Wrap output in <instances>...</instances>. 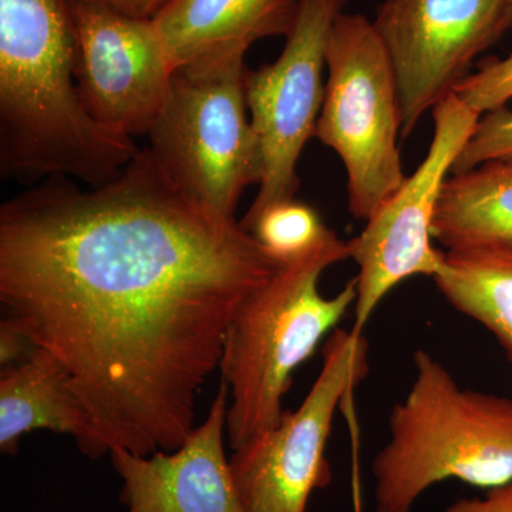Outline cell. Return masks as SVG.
Instances as JSON below:
<instances>
[{
    "label": "cell",
    "mask_w": 512,
    "mask_h": 512,
    "mask_svg": "<svg viewBox=\"0 0 512 512\" xmlns=\"http://www.w3.org/2000/svg\"><path fill=\"white\" fill-rule=\"evenodd\" d=\"M249 234L278 264L285 265L311 254L332 234V229L323 224L312 207L289 200L262 212Z\"/></svg>",
    "instance_id": "17"
},
{
    "label": "cell",
    "mask_w": 512,
    "mask_h": 512,
    "mask_svg": "<svg viewBox=\"0 0 512 512\" xmlns=\"http://www.w3.org/2000/svg\"><path fill=\"white\" fill-rule=\"evenodd\" d=\"M74 79L90 116L128 138L147 137L164 109L174 69L154 20L70 0Z\"/></svg>",
    "instance_id": "11"
},
{
    "label": "cell",
    "mask_w": 512,
    "mask_h": 512,
    "mask_svg": "<svg viewBox=\"0 0 512 512\" xmlns=\"http://www.w3.org/2000/svg\"><path fill=\"white\" fill-rule=\"evenodd\" d=\"M326 69L315 137L345 165L353 217L369 221L407 178L397 146L402 136L399 87L372 20L345 12L336 19Z\"/></svg>",
    "instance_id": "6"
},
{
    "label": "cell",
    "mask_w": 512,
    "mask_h": 512,
    "mask_svg": "<svg viewBox=\"0 0 512 512\" xmlns=\"http://www.w3.org/2000/svg\"><path fill=\"white\" fill-rule=\"evenodd\" d=\"M433 238L447 251L512 245V163L488 161L450 175L437 204Z\"/></svg>",
    "instance_id": "15"
},
{
    "label": "cell",
    "mask_w": 512,
    "mask_h": 512,
    "mask_svg": "<svg viewBox=\"0 0 512 512\" xmlns=\"http://www.w3.org/2000/svg\"><path fill=\"white\" fill-rule=\"evenodd\" d=\"M349 259L348 242L332 231L311 254L282 265L239 306L225 333L221 380L229 389L227 433L232 450L261 436L284 416L295 370L355 308L356 278L326 298L323 272Z\"/></svg>",
    "instance_id": "4"
},
{
    "label": "cell",
    "mask_w": 512,
    "mask_h": 512,
    "mask_svg": "<svg viewBox=\"0 0 512 512\" xmlns=\"http://www.w3.org/2000/svg\"><path fill=\"white\" fill-rule=\"evenodd\" d=\"M151 153L110 183L32 185L0 207V302L50 353L107 448L183 446L239 306L281 268Z\"/></svg>",
    "instance_id": "1"
},
{
    "label": "cell",
    "mask_w": 512,
    "mask_h": 512,
    "mask_svg": "<svg viewBox=\"0 0 512 512\" xmlns=\"http://www.w3.org/2000/svg\"><path fill=\"white\" fill-rule=\"evenodd\" d=\"M249 47L228 46L174 70L148 148L185 195L235 220L238 202L264 177L247 89Z\"/></svg>",
    "instance_id": "5"
},
{
    "label": "cell",
    "mask_w": 512,
    "mask_h": 512,
    "mask_svg": "<svg viewBox=\"0 0 512 512\" xmlns=\"http://www.w3.org/2000/svg\"><path fill=\"white\" fill-rule=\"evenodd\" d=\"M299 0H173L154 20L173 69L228 46L286 36Z\"/></svg>",
    "instance_id": "14"
},
{
    "label": "cell",
    "mask_w": 512,
    "mask_h": 512,
    "mask_svg": "<svg viewBox=\"0 0 512 512\" xmlns=\"http://www.w3.org/2000/svg\"><path fill=\"white\" fill-rule=\"evenodd\" d=\"M389 417V440L372 463L375 512H412L433 485L512 483V399L464 389L427 350Z\"/></svg>",
    "instance_id": "3"
},
{
    "label": "cell",
    "mask_w": 512,
    "mask_h": 512,
    "mask_svg": "<svg viewBox=\"0 0 512 512\" xmlns=\"http://www.w3.org/2000/svg\"><path fill=\"white\" fill-rule=\"evenodd\" d=\"M101 6L128 18L156 20L173 0H79Z\"/></svg>",
    "instance_id": "22"
},
{
    "label": "cell",
    "mask_w": 512,
    "mask_h": 512,
    "mask_svg": "<svg viewBox=\"0 0 512 512\" xmlns=\"http://www.w3.org/2000/svg\"><path fill=\"white\" fill-rule=\"evenodd\" d=\"M35 430L73 437L89 458L110 453L69 376L55 357L40 348L22 362L2 367L0 450L15 456L20 439Z\"/></svg>",
    "instance_id": "13"
},
{
    "label": "cell",
    "mask_w": 512,
    "mask_h": 512,
    "mask_svg": "<svg viewBox=\"0 0 512 512\" xmlns=\"http://www.w3.org/2000/svg\"><path fill=\"white\" fill-rule=\"evenodd\" d=\"M70 0H0V174L30 187L66 178L110 183L137 156L101 126L74 79Z\"/></svg>",
    "instance_id": "2"
},
{
    "label": "cell",
    "mask_w": 512,
    "mask_h": 512,
    "mask_svg": "<svg viewBox=\"0 0 512 512\" xmlns=\"http://www.w3.org/2000/svg\"><path fill=\"white\" fill-rule=\"evenodd\" d=\"M507 0H384L373 20L399 87L402 137L454 94L471 63L504 35Z\"/></svg>",
    "instance_id": "10"
},
{
    "label": "cell",
    "mask_w": 512,
    "mask_h": 512,
    "mask_svg": "<svg viewBox=\"0 0 512 512\" xmlns=\"http://www.w3.org/2000/svg\"><path fill=\"white\" fill-rule=\"evenodd\" d=\"M367 349L363 333L336 329L301 406L285 410L274 429L234 450L229 464L245 512H309L313 491L332 480L326 446L333 419L369 372Z\"/></svg>",
    "instance_id": "7"
},
{
    "label": "cell",
    "mask_w": 512,
    "mask_h": 512,
    "mask_svg": "<svg viewBox=\"0 0 512 512\" xmlns=\"http://www.w3.org/2000/svg\"><path fill=\"white\" fill-rule=\"evenodd\" d=\"M36 346L9 318L0 320V365L8 367L22 362Z\"/></svg>",
    "instance_id": "20"
},
{
    "label": "cell",
    "mask_w": 512,
    "mask_h": 512,
    "mask_svg": "<svg viewBox=\"0 0 512 512\" xmlns=\"http://www.w3.org/2000/svg\"><path fill=\"white\" fill-rule=\"evenodd\" d=\"M481 117L451 94L433 109L434 134L426 157L402 188L348 242L356 262L353 330L363 333L387 293L413 276L434 278L444 252L433 245V222L441 190Z\"/></svg>",
    "instance_id": "8"
},
{
    "label": "cell",
    "mask_w": 512,
    "mask_h": 512,
    "mask_svg": "<svg viewBox=\"0 0 512 512\" xmlns=\"http://www.w3.org/2000/svg\"><path fill=\"white\" fill-rule=\"evenodd\" d=\"M433 279L457 312L494 336L512 365V245L444 252Z\"/></svg>",
    "instance_id": "16"
},
{
    "label": "cell",
    "mask_w": 512,
    "mask_h": 512,
    "mask_svg": "<svg viewBox=\"0 0 512 512\" xmlns=\"http://www.w3.org/2000/svg\"><path fill=\"white\" fill-rule=\"evenodd\" d=\"M488 161L512 163V110L507 106L484 114L478 121L451 174L473 170Z\"/></svg>",
    "instance_id": "18"
},
{
    "label": "cell",
    "mask_w": 512,
    "mask_h": 512,
    "mask_svg": "<svg viewBox=\"0 0 512 512\" xmlns=\"http://www.w3.org/2000/svg\"><path fill=\"white\" fill-rule=\"evenodd\" d=\"M228 406L229 389L221 380L207 419L177 450L151 456L110 450L127 512H245L224 451Z\"/></svg>",
    "instance_id": "12"
},
{
    "label": "cell",
    "mask_w": 512,
    "mask_h": 512,
    "mask_svg": "<svg viewBox=\"0 0 512 512\" xmlns=\"http://www.w3.org/2000/svg\"><path fill=\"white\" fill-rule=\"evenodd\" d=\"M454 94L478 116L503 109L512 100V53L490 60L476 73L468 74Z\"/></svg>",
    "instance_id": "19"
},
{
    "label": "cell",
    "mask_w": 512,
    "mask_h": 512,
    "mask_svg": "<svg viewBox=\"0 0 512 512\" xmlns=\"http://www.w3.org/2000/svg\"><path fill=\"white\" fill-rule=\"evenodd\" d=\"M348 2L299 0L281 56L259 69H248L245 89L264 154V177L239 221L245 231L272 205L295 200L301 185L298 161L306 143L315 137L325 97L323 72L330 32Z\"/></svg>",
    "instance_id": "9"
},
{
    "label": "cell",
    "mask_w": 512,
    "mask_h": 512,
    "mask_svg": "<svg viewBox=\"0 0 512 512\" xmlns=\"http://www.w3.org/2000/svg\"><path fill=\"white\" fill-rule=\"evenodd\" d=\"M446 512H512V483L490 488L484 497L460 498Z\"/></svg>",
    "instance_id": "21"
},
{
    "label": "cell",
    "mask_w": 512,
    "mask_h": 512,
    "mask_svg": "<svg viewBox=\"0 0 512 512\" xmlns=\"http://www.w3.org/2000/svg\"><path fill=\"white\" fill-rule=\"evenodd\" d=\"M512 29V0H507L505 3V13L503 20V32H508Z\"/></svg>",
    "instance_id": "23"
}]
</instances>
